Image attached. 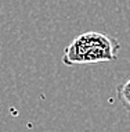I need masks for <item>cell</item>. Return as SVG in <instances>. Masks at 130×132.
<instances>
[{
    "label": "cell",
    "mask_w": 130,
    "mask_h": 132,
    "mask_svg": "<svg viewBox=\"0 0 130 132\" xmlns=\"http://www.w3.org/2000/svg\"><path fill=\"white\" fill-rule=\"evenodd\" d=\"M121 50V43L103 32L89 31L76 36L65 47L62 63L68 67L89 65L115 61Z\"/></svg>",
    "instance_id": "1"
},
{
    "label": "cell",
    "mask_w": 130,
    "mask_h": 132,
    "mask_svg": "<svg viewBox=\"0 0 130 132\" xmlns=\"http://www.w3.org/2000/svg\"><path fill=\"white\" fill-rule=\"evenodd\" d=\"M116 97L121 102V104L126 109V111L130 114V78L116 86Z\"/></svg>",
    "instance_id": "2"
}]
</instances>
